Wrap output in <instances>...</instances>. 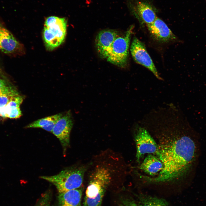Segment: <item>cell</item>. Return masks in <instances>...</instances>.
Segmentation results:
<instances>
[{"instance_id":"1","label":"cell","mask_w":206,"mask_h":206,"mask_svg":"<svg viewBox=\"0 0 206 206\" xmlns=\"http://www.w3.org/2000/svg\"><path fill=\"white\" fill-rule=\"evenodd\" d=\"M150 132L158 139L155 155L163 165L156 177L145 176L149 183L173 182L183 179L195 165L198 156V134L184 115L164 117L152 126Z\"/></svg>"},{"instance_id":"2","label":"cell","mask_w":206,"mask_h":206,"mask_svg":"<svg viewBox=\"0 0 206 206\" xmlns=\"http://www.w3.org/2000/svg\"><path fill=\"white\" fill-rule=\"evenodd\" d=\"M86 169L83 166L70 167L57 175L40 178L53 184L59 193H62L81 187Z\"/></svg>"},{"instance_id":"12","label":"cell","mask_w":206,"mask_h":206,"mask_svg":"<svg viewBox=\"0 0 206 206\" xmlns=\"http://www.w3.org/2000/svg\"><path fill=\"white\" fill-rule=\"evenodd\" d=\"M139 167L142 171L150 176H148L152 177L157 175L158 173L159 174L162 170L163 165L156 156L149 154L144 159Z\"/></svg>"},{"instance_id":"19","label":"cell","mask_w":206,"mask_h":206,"mask_svg":"<svg viewBox=\"0 0 206 206\" xmlns=\"http://www.w3.org/2000/svg\"><path fill=\"white\" fill-rule=\"evenodd\" d=\"M22 114L20 108H18L11 110L7 115V118H17L21 117Z\"/></svg>"},{"instance_id":"21","label":"cell","mask_w":206,"mask_h":206,"mask_svg":"<svg viewBox=\"0 0 206 206\" xmlns=\"http://www.w3.org/2000/svg\"><path fill=\"white\" fill-rule=\"evenodd\" d=\"M34 206H50L49 196L45 195Z\"/></svg>"},{"instance_id":"10","label":"cell","mask_w":206,"mask_h":206,"mask_svg":"<svg viewBox=\"0 0 206 206\" xmlns=\"http://www.w3.org/2000/svg\"><path fill=\"white\" fill-rule=\"evenodd\" d=\"M147 26L151 36L157 41L167 42L176 39L175 35L166 24L158 18Z\"/></svg>"},{"instance_id":"14","label":"cell","mask_w":206,"mask_h":206,"mask_svg":"<svg viewBox=\"0 0 206 206\" xmlns=\"http://www.w3.org/2000/svg\"><path fill=\"white\" fill-rule=\"evenodd\" d=\"M63 115L62 113H59L39 119L29 124L25 128H40L52 132L56 123Z\"/></svg>"},{"instance_id":"11","label":"cell","mask_w":206,"mask_h":206,"mask_svg":"<svg viewBox=\"0 0 206 206\" xmlns=\"http://www.w3.org/2000/svg\"><path fill=\"white\" fill-rule=\"evenodd\" d=\"M82 189L81 187L59 193L58 206H81Z\"/></svg>"},{"instance_id":"3","label":"cell","mask_w":206,"mask_h":206,"mask_svg":"<svg viewBox=\"0 0 206 206\" xmlns=\"http://www.w3.org/2000/svg\"><path fill=\"white\" fill-rule=\"evenodd\" d=\"M67 24V21L64 18L51 16L46 19L43 36L47 50L54 49L64 41L66 33Z\"/></svg>"},{"instance_id":"9","label":"cell","mask_w":206,"mask_h":206,"mask_svg":"<svg viewBox=\"0 0 206 206\" xmlns=\"http://www.w3.org/2000/svg\"><path fill=\"white\" fill-rule=\"evenodd\" d=\"M119 35V32L114 29L103 30L98 33L95 39V45L100 58L106 59L109 54L113 42Z\"/></svg>"},{"instance_id":"20","label":"cell","mask_w":206,"mask_h":206,"mask_svg":"<svg viewBox=\"0 0 206 206\" xmlns=\"http://www.w3.org/2000/svg\"><path fill=\"white\" fill-rule=\"evenodd\" d=\"M119 206H138V205L133 200L126 198L122 200Z\"/></svg>"},{"instance_id":"7","label":"cell","mask_w":206,"mask_h":206,"mask_svg":"<svg viewBox=\"0 0 206 206\" xmlns=\"http://www.w3.org/2000/svg\"><path fill=\"white\" fill-rule=\"evenodd\" d=\"M130 50L134 60L150 70L158 79L162 80L144 44L134 37L131 43Z\"/></svg>"},{"instance_id":"17","label":"cell","mask_w":206,"mask_h":206,"mask_svg":"<svg viewBox=\"0 0 206 206\" xmlns=\"http://www.w3.org/2000/svg\"><path fill=\"white\" fill-rule=\"evenodd\" d=\"M19 95L16 89L8 86L4 80L0 79V96H14Z\"/></svg>"},{"instance_id":"8","label":"cell","mask_w":206,"mask_h":206,"mask_svg":"<svg viewBox=\"0 0 206 206\" xmlns=\"http://www.w3.org/2000/svg\"><path fill=\"white\" fill-rule=\"evenodd\" d=\"M73 125L71 114L68 112L58 120L52 132L60 140L64 155L69 145L70 134Z\"/></svg>"},{"instance_id":"15","label":"cell","mask_w":206,"mask_h":206,"mask_svg":"<svg viewBox=\"0 0 206 206\" xmlns=\"http://www.w3.org/2000/svg\"><path fill=\"white\" fill-rule=\"evenodd\" d=\"M138 206H169L165 200L147 196L140 197Z\"/></svg>"},{"instance_id":"4","label":"cell","mask_w":206,"mask_h":206,"mask_svg":"<svg viewBox=\"0 0 206 206\" xmlns=\"http://www.w3.org/2000/svg\"><path fill=\"white\" fill-rule=\"evenodd\" d=\"M133 27H130L123 35H119L113 42L108 62L121 68H125L128 64L129 48Z\"/></svg>"},{"instance_id":"6","label":"cell","mask_w":206,"mask_h":206,"mask_svg":"<svg viewBox=\"0 0 206 206\" xmlns=\"http://www.w3.org/2000/svg\"><path fill=\"white\" fill-rule=\"evenodd\" d=\"M0 50L6 54L13 56H21L25 53L23 45L6 28L0 19Z\"/></svg>"},{"instance_id":"16","label":"cell","mask_w":206,"mask_h":206,"mask_svg":"<svg viewBox=\"0 0 206 206\" xmlns=\"http://www.w3.org/2000/svg\"><path fill=\"white\" fill-rule=\"evenodd\" d=\"M23 101L22 96L19 95L13 96L6 106L0 112V116L7 118L8 114L12 110L19 108Z\"/></svg>"},{"instance_id":"5","label":"cell","mask_w":206,"mask_h":206,"mask_svg":"<svg viewBox=\"0 0 206 206\" xmlns=\"http://www.w3.org/2000/svg\"><path fill=\"white\" fill-rule=\"evenodd\" d=\"M135 128L136 157L137 161L139 162L145 154L155 155L157 151L158 145L152 135L146 128L138 124H136Z\"/></svg>"},{"instance_id":"13","label":"cell","mask_w":206,"mask_h":206,"mask_svg":"<svg viewBox=\"0 0 206 206\" xmlns=\"http://www.w3.org/2000/svg\"><path fill=\"white\" fill-rule=\"evenodd\" d=\"M136 10L138 18L146 25L152 23L157 18L152 7L146 2H138Z\"/></svg>"},{"instance_id":"18","label":"cell","mask_w":206,"mask_h":206,"mask_svg":"<svg viewBox=\"0 0 206 206\" xmlns=\"http://www.w3.org/2000/svg\"><path fill=\"white\" fill-rule=\"evenodd\" d=\"M14 96H0V112L6 106Z\"/></svg>"}]
</instances>
